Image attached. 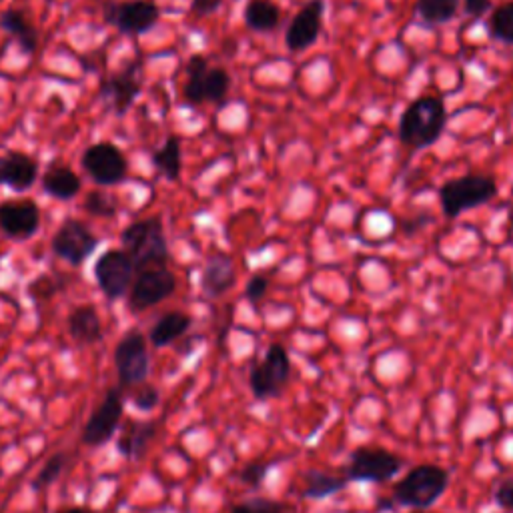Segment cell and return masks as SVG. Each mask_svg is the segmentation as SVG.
Listing matches in <instances>:
<instances>
[{"instance_id":"cell-11","label":"cell","mask_w":513,"mask_h":513,"mask_svg":"<svg viewBox=\"0 0 513 513\" xmlns=\"http://www.w3.org/2000/svg\"><path fill=\"white\" fill-rule=\"evenodd\" d=\"M81 167L101 187L123 183L129 171L123 151L113 143H95L87 147L81 157Z\"/></svg>"},{"instance_id":"cell-39","label":"cell","mask_w":513,"mask_h":513,"mask_svg":"<svg viewBox=\"0 0 513 513\" xmlns=\"http://www.w3.org/2000/svg\"><path fill=\"white\" fill-rule=\"evenodd\" d=\"M223 0H191V11L195 15H201V17H207V15H213L221 9Z\"/></svg>"},{"instance_id":"cell-24","label":"cell","mask_w":513,"mask_h":513,"mask_svg":"<svg viewBox=\"0 0 513 513\" xmlns=\"http://www.w3.org/2000/svg\"><path fill=\"white\" fill-rule=\"evenodd\" d=\"M153 167L167 181H179L183 171V149L177 135H171L165 145L153 153Z\"/></svg>"},{"instance_id":"cell-34","label":"cell","mask_w":513,"mask_h":513,"mask_svg":"<svg viewBox=\"0 0 513 513\" xmlns=\"http://www.w3.org/2000/svg\"><path fill=\"white\" fill-rule=\"evenodd\" d=\"M129 391H131V399H133L135 407L141 409V411H145V413L153 411V409L159 405V401H161L159 389H157L155 385L147 383V381L141 383V385H137V387H133V389H129Z\"/></svg>"},{"instance_id":"cell-21","label":"cell","mask_w":513,"mask_h":513,"mask_svg":"<svg viewBox=\"0 0 513 513\" xmlns=\"http://www.w3.org/2000/svg\"><path fill=\"white\" fill-rule=\"evenodd\" d=\"M41 185L47 195L59 201H71L81 193L79 175L69 165H63V163H51L41 177Z\"/></svg>"},{"instance_id":"cell-15","label":"cell","mask_w":513,"mask_h":513,"mask_svg":"<svg viewBox=\"0 0 513 513\" xmlns=\"http://www.w3.org/2000/svg\"><path fill=\"white\" fill-rule=\"evenodd\" d=\"M41 229V209L33 199L0 205V231L13 241H29Z\"/></svg>"},{"instance_id":"cell-20","label":"cell","mask_w":513,"mask_h":513,"mask_svg":"<svg viewBox=\"0 0 513 513\" xmlns=\"http://www.w3.org/2000/svg\"><path fill=\"white\" fill-rule=\"evenodd\" d=\"M0 29L9 33L11 37L17 39L19 49L25 55H35L39 49V33L33 27L29 15L17 7L7 9L3 15H0Z\"/></svg>"},{"instance_id":"cell-14","label":"cell","mask_w":513,"mask_h":513,"mask_svg":"<svg viewBox=\"0 0 513 513\" xmlns=\"http://www.w3.org/2000/svg\"><path fill=\"white\" fill-rule=\"evenodd\" d=\"M141 59L127 63L119 73L101 83L99 99L107 101L117 117H125L143 91Z\"/></svg>"},{"instance_id":"cell-32","label":"cell","mask_w":513,"mask_h":513,"mask_svg":"<svg viewBox=\"0 0 513 513\" xmlns=\"http://www.w3.org/2000/svg\"><path fill=\"white\" fill-rule=\"evenodd\" d=\"M83 209L91 213L93 217H103V219H113L117 215V203L115 199L107 197L101 191H91L83 203Z\"/></svg>"},{"instance_id":"cell-31","label":"cell","mask_w":513,"mask_h":513,"mask_svg":"<svg viewBox=\"0 0 513 513\" xmlns=\"http://www.w3.org/2000/svg\"><path fill=\"white\" fill-rule=\"evenodd\" d=\"M67 463H69V453L59 451V453L51 455V457L47 459V463L43 465V469H41V471L37 473V477L33 479V483H31L33 491H43V489L51 487V485L63 475Z\"/></svg>"},{"instance_id":"cell-33","label":"cell","mask_w":513,"mask_h":513,"mask_svg":"<svg viewBox=\"0 0 513 513\" xmlns=\"http://www.w3.org/2000/svg\"><path fill=\"white\" fill-rule=\"evenodd\" d=\"M231 513H289V507L281 501L267 497H253L231 509Z\"/></svg>"},{"instance_id":"cell-7","label":"cell","mask_w":513,"mask_h":513,"mask_svg":"<svg viewBox=\"0 0 513 513\" xmlns=\"http://www.w3.org/2000/svg\"><path fill=\"white\" fill-rule=\"evenodd\" d=\"M105 23L127 37L149 33L161 19V9L155 0H123L105 7Z\"/></svg>"},{"instance_id":"cell-16","label":"cell","mask_w":513,"mask_h":513,"mask_svg":"<svg viewBox=\"0 0 513 513\" xmlns=\"http://www.w3.org/2000/svg\"><path fill=\"white\" fill-rule=\"evenodd\" d=\"M323 13H325L323 0H309V3L293 17L285 35V43L289 51L301 53L317 43L321 25H323Z\"/></svg>"},{"instance_id":"cell-22","label":"cell","mask_w":513,"mask_h":513,"mask_svg":"<svg viewBox=\"0 0 513 513\" xmlns=\"http://www.w3.org/2000/svg\"><path fill=\"white\" fill-rule=\"evenodd\" d=\"M69 335L79 345H95L103 339V323L93 305L75 307L67 319Z\"/></svg>"},{"instance_id":"cell-10","label":"cell","mask_w":513,"mask_h":513,"mask_svg":"<svg viewBox=\"0 0 513 513\" xmlns=\"http://www.w3.org/2000/svg\"><path fill=\"white\" fill-rule=\"evenodd\" d=\"M99 245L101 239L81 219H65L53 237L51 249L59 259L81 267Z\"/></svg>"},{"instance_id":"cell-4","label":"cell","mask_w":513,"mask_h":513,"mask_svg":"<svg viewBox=\"0 0 513 513\" xmlns=\"http://www.w3.org/2000/svg\"><path fill=\"white\" fill-rule=\"evenodd\" d=\"M497 195V183L489 175H465L449 179L439 189L441 209L449 219L459 217L465 211L487 205Z\"/></svg>"},{"instance_id":"cell-30","label":"cell","mask_w":513,"mask_h":513,"mask_svg":"<svg viewBox=\"0 0 513 513\" xmlns=\"http://www.w3.org/2000/svg\"><path fill=\"white\" fill-rule=\"evenodd\" d=\"M231 89V77L225 69H209L203 77V97L205 103H217L221 105Z\"/></svg>"},{"instance_id":"cell-23","label":"cell","mask_w":513,"mask_h":513,"mask_svg":"<svg viewBox=\"0 0 513 513\" xmlns=\"http://www.w3.org/2000/svg\"><path fill=\"white\" fill-rule=\"evenodd\" d=\"M193 319L183 311H169L165 313L151 329L149 341L155 347H169L177 339H181L191 329Z\"/></svg>"},{"instance_id":"cell-5","label":"cell","mask_w":513,"mask_h":513,"mask_svg":"<svg viewBox=\"0 0 513 513\" xmlns=\"http://www.w3.org/2000/svg\"><path fill=\"white\" fill-rule=\"evenodd\" d=\"M289 377H291L289 353L281 343H273L265 351L263 359L251 369L249 387L257 399L269 401L279 397L285 391Z\"/></svg>"},{"instance_id":"cell-1","label":"cell","mask_w":513,"mask_h":513,"mask_svg":"<svg viewBox=\"0 0 513 513\" xmlns=\"http://www.w3.org/2000/svg\"><path fill=\"white\" fill-rule=\"evenodd\" d=\"M123 251L135 265V275L169 265V243L161 217L131 223L121 235Z\"/></svg>"},{"instance_id":"cell-6","label":"cell","mask_w":513,"mask_h":513,"mask_svg":"<svg viewBox=\"0 0 513 513\" xmlns=\"http://www.w3.org/2000/svg\"><path fill=\"white\" fill-rule=\"evenodd\" d=\"M115 369L119 375V387L129 391L147 381L151 369V357L147 339L141 331H129L115 347Z\"/></svg>"},{"instance_id":"cell-40","label":"cell","mask_w":513,"mask_h":513,"mask_svg":"<svg viewBox=\"0 0 513 513\" xmlns=\"http://www.w3.org/2000/svg\"><path fill=\"white\" fill-rule=\"evenodd\" d=\"M57 513H93L89 507H81V505H75V507H65V509H61V511H57Z\"/></svg>"},{"instance_id":"cell-36","label":"cell","mask_w":513,"mask_h":513,"mask_svg":"<svg viewBox=\"0 0 513 513\" xmlns=\"http://www.w3.org/2000/svg\"><path fill=\"white\" fill-rule=\"evenodd\" d=\"M267 289H269V279L265 275H253L245 287V297L253 305H257L267 295Z\"/></svg>"},{"instance_id":"cell-28","label":"cell","mask_w":513,"mask_h":513,"mask_svg":"<svg viewBox=\"0 0 513 513\" xmlns=\"http://www.w3.org/2000/svg\"><path fill=\"white\" fill-rule=\"evenodd\" d=\"M459 9V0H417V13L427 25L449 23Z\"/></svg>"},{"instance_id":"cell-42","label":"cell","mask_w":513,"mask_h":513,"mask_svg":"<svg viewBox=\"0 0 513 513\" xmlns=\"http://www.w3.org/2000/svg\"><path fill=\"white\" fill-rule=\"evenodd\" d=\"M25 513H33V511H25Z\"/></svg>"},{"instance_id":"cell-2","label":"cell","mask_w":513,"mask_h":513,"mask_svg":"<svg viewBox=\"0 0 513 513\" xmlns=\"http://www.w3.org/2000/svg\"><path fill=\"white\" fill-rule=\"evenodd\" d=\"M447 123V111L437 97L415 99L399 119V139L409 149H427L439 141Z\"/></svg>"},{"instance_id":"cell-9","label":"cell","mask_w":513,"mask_h":513,"mask_svg":"<svg viewBox=\"0 0 513 513\" xmlns=\"http://www.w3.org/2000/svg\"><path fill=\"white\" fill-rule=\"evenodd\" d=\"M405 465V459L399 455L385 451V449H373V447H357L351 453L349 465L345 467V477L349 481H377L385 483L393 479Z\"/></svg>"},{"instance_id":"cell-13","label":"cell","mask_w":513,"mask_h":513,"mask_svg":"<svg viewBox=\"0 0 513 513\" xmlns=\"http://www.w3.org/2000/svg\"><path fill=\"white\" fill-rule=\"evenodd\" d=\"M95 279L103 295L117 301L129 293L135 281V265L123 249L105 251L95 263Z\"/></svg>"},{"instance_id":"cell-18","label":"cell","mask_w":513,"mask_h":513,"mask_svg":"<svg viewBox=\"0 0 513 513\" xmlns=\"http://www.w3.org/2000/svg\"><path fill=\"white\" fill-rule=\"evenodd\" d=\"M155 437H157V423L155 421L129 419V423L123 425V431L117 439V449L125 459L139 461L147 455Z\"/></svg>"},{"instance_id":"cell-19","label":"cell","mask_w":513,"mask_h":513,"mask_svg":"<svg viewBox=\"0 0 513 513\" xmlns=\"http://www.w3.org/2000/svg\"><path fill=\"white\" fill-rule=\"evenodd\" d=\"M235 265L233 259L227 255H211L205 263L203 275H201V289L207 297L217 299L225 295L235 285Z\"/></svg>"},{"instance_id":"cell-38","label":"cell","mask_w":513,"mask_h":513,"mask_svg":"<svg viewBox=\"0 0 513 513\" xmlns=\"http://www.w3.org/2000/svg\"><path fill=\"white\" fill-rule=\"evenodd\" d=\"M463 11L471 19H481L491 11V0H465Z\"/></svg>"},{"instance_id":"cell-12","label":"cell","mask_w":513,"mask_h":513,"mask_svg":"<svg viewBox=\"0 0 513 513\" xmlns=\"http://www.w3.org/2000/svg\"><path fill=\"white\" fill-rule=\"evenodd\" d=\"M177 289V277L169 267L147 269L135 275V281L129 289V309L131 313H141L151 309L165 299H169Z\"/></svg>"},{"instance_id":"cell-29","label":"cell","mask_w":513,"mask_h":513,"mask_svg":"<svg viewBox=\"0 0 513 513\" xmlns=\"http://www.w3.org/2000/svg\"><path fill=\"white\" fill-rule=\"evenodd\" d=\"M487 29L495 41H501L513 47V0L511 3H503L497 9H493Z\"/></svg>"},{"instance_id":"cell-35","label":"cell","mask_w":513,"mask_h":513,"mask_svg":"<svg viewBox=\"0 0 513 513\" xmlns=\"http://www.w3.org/2000/svg\"><path fill=\"white\" fill-rule=\"evenodd\" d=\"M271 469V463H265V461H253V463H247L241 473H239V479L243 485L251 487V489H257L261 487V483L265 481L267 473Z\"/></svg>"},{"instance_id":"cell-17","label":"cell","mask_w":513,"mask_h":513,"mask_svg":"<svg viewBox=\"0 0 513 513\" xmlns=\"http://www.w3.org/2000/svg\"><path fill=\"white\" fill-rule=\"evenodd\" d=\"M39 179V161L19 153L9 151L0 155V185H7L17 193L29 191Z\"/></svg>"},{"instance_id":"cell-41","label":"cell","mask_w":513,"mask_h":513,"mask_svg":"<svg viewBox=\"0 0 513 513\" xmlns=\"http://www.w3.org/2000/svg\"><path fill=\"white\" fill-rule=\"evenodd\" d=\"M415 513H425V511H415Z\"/></svg>"},{"instance_id":"cell-25","label":"cell","mask_w":513,"mask_h":513,"mask_svg":"<svg viewBox=\"0 0 513 513\" xmlns=\"http://www.w3.org/2000/svg\"><path fill=\"white\" fill-rule=\"evenodd\" d=\"M305 479V487H303V497L307 499H325L331 497L339 491H343L349 483V479L345 475H331L327 471H307L303 475Z\"/></svg>"},{"instance_id":"cell-27","label":"cell","mask_w":513,"mask_h":513,"mask_svg":"<svg viewBox=\"0 0 513 513\" xmlns=\"http://www.w3.org/2000/svg\"><path fill=\"white\" fill-rule=\"evenodd\" d=\"M209 61L203 55H193L187 63V83H185V99L189 105L205 103L203 97V77L209 71Z\"/></svg>"},{"instance_id":"cell-8","label":"cell","mask_w":513,"mask_h":513,"mask_svg":"<svg viewBox=\"0 0 513 513\" xmlns=\"http://www.w3.org/2000/svg\"><path fill=\"white\" fill-rule=\"evenodd\" d=\"M123 411H125V391L121 387H109L101 405L89 417L81 435V443L85 447L107 445L115 437L121 425Z\"/></svg>"},{"instance_id":"cell-37","label":"cell","mask_w":513,"mask_h":513,"mask_svg":"<svg viewBox=\"0 0 513 513\" xmlns=\"http://www.w3.org/2000/svg\"><path fill=\"white\" fill-rule=\"evenodd\" d=\"M495 503L505 509V511H513V475L505 477L497 489H495Z\"/></svg>"},{"instance_id":"cell-26","label":"cell","mask_w":513,"mask_h":513,"mask_svg":"<svg viewBox=\"0 0 513 513\" xmlns=\"http://www.w3.org/2000/svg\"><path fill=\"white\" fill-rule=\"evenodd\" d=\"M281 21V11L271 0H251L245 9V23L251 31L267 33L277 29Z\"/></svg>"},{"instance_id":"cell-3","label":"cell","mask_w":513,"mask_h":513,"mask_svg":"<svg viewBox=\"0 0 513 513\" xmlns=\"http://www.w3.org/2000/svg\"><path fill=\"white\" fill-rule=\"evenodd\" d=\"M449 475L445 469L423 463L409 469L395 485H393V499L399 505H407L413 509H429L439 501V497L447 491Z\"/></svg>"}]
</instances>
